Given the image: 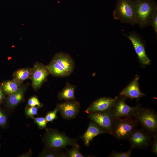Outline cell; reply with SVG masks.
I'll return each mask as SVG.
<instances>
[{
  "label": "cell",
  "instance_id": "31",
  "mask_svg": "<svg viewBox=\"0 0 157 157\" xmlns=\"http://www.w3.org/2000/svg\"><path fill=\"white\" fill-rule=\"evenodd\" d=\"M4 92L0 86V103L2 102L5 98Z\"/></svg>",
  "mask_w": 157,
  "mask_h": 157
},
{
  "label": "cell",
  "instance_id": "30",
  "mask_svg": "<svg viewBox=\"0 0 157 157\" xmlns=\"http://www.w3.org/2000/svg\"><path fill=\"white\" fill-rule=\"evenodd\" d=\"M7 122V118L3 112L0 109V126L3 127Z\"/></svg>",
  "mask_w": 157,
  "mask_h": 157
},
{
  "label": "cell",
  "instance_id": "13",
  "mask_svg": "<svg viewBox=\"0 0 157 157\" xmlns=\"http://www.w3.org/2000/svg\"><path fill=\"white\" fill-rule=\"evenodd\" d=\"M139 77L137 76L126 87L124 88L120 92V96L131 99H136L137 101L141 97L145 95V94L140 90L138 80Z\"/></svg>",
  "mask_w": 157,
  "mask_h": 157
},
{
  "label": "cell",
  "instance_id": "29",
  "mask_svg": "<svg viewBox=\"0 0 157 157\" xmlns=\"http://www.w3.org/2000/svg\"><path fill=\"white\" fill-rule=\"evenodd\" d=\"M153 140L151 142L152 151L156 155H157V135L155 134L152 136Z\"/></svg>",
  "mask_w": 157,
  "mask_h": 157
},
{
  "label": "cell",
  "instance_id": "21",
  "mask_svg": "<svg viewBox=\"0 0 157 157\" xmlns=\"http://www.w3.org/2000/svg\"><path fill=\"white\" fill-rule=\"evenodd\" d=\"M43 157H66V153L61 150H47L44 151L40 155Z\"/></svg>",
  "mask_w": 157,
  "mask_h": 157
},
{
  "label": "cell",
  "instance_id": "25",
  "mask_svg": "<svg viewBox=\"0 0 157 157\" xmlns=\"http://www.w3.org/2000/svg\"><path fill=\"white\" fill-rule=\"evenodd\" d=\"M58 111V107L57 105L54 110L47 112L45 117L47 121L52 122L54 120L58 118L57 113Z\"/></svg>",
  "mask_w": 157,
  "mask_h": 157
},
{
  "label": "cell",
  "instance_id": "26",
  "mask_svg": "<svg viewBox=\"0 0 157 157\" xmlns=\"http://www.w3.org/2000/svg\"><path fill=\"white\" fill-rule=\"evenodd\" d=\"M43 104L41 103L36 96H33L30 98L28 101L27 107L39 106L42 107Z\"/></svg>",
  "mask_w": 157,
  "mask_h": 157
},
{
  "label": "cell",
  "instance_id": "8",
  "mask_svg": "<svg viewBox=\"0 0 157 157\" xmlns=\"http://www.w3.org/2000/svg\"><path fill=\"white\" fill-rule=\"evenodd\" d=\"M31 69L30 79L32 86L35 90H37L45 81L49 74L47 65L40 62L35 63Z\"/></svg>",
  "mask_w": 157,
  "mask_h": 157
},
{
  "label": "cell",
  "instance_id": "10",
  "mask_svg": "<svg viewBox=\"0 0 157 157\" xmlns=\"http://www.w3.org/2000/svg\"><path fill=\"white\" fill-rule=\"evenodd\" d=\"M130 40L140 62L144 65H149L150 59L147 56L145 49L144 45L141 36L135 31L131 32L129 35H125Z\"/></svg>",
  "mask_w": 157,
  "mask_h": 157
},
{
  "label": "cell",
  "instance_id": "23",
  "mask_svg": "<svg viewBox=\"0 0 157 157\" xmlns=\"http://www.w3.org/2000/svg\"><path fill=\"white\" fill-rule=\"evenodd\" d=\"M133 149L131 147L129 150L124 152H118L115 151H113L108 156L110 157H130L131 156Z\"/></svg>",
  "mask_w": 157,
  "mask_h": 157
},
{
  "label": "cell",
  "instance_id": "22",
  "mask_svg": "<svg viewBox=\"0 0 157 157\" xmlns=\"http://www.w3.org/2000/svg\"><path fill=\"white\" fill-rule=\"evenodd\" d=\"M65 149L66 150V154L67 157H84L80 152V146L77 143L72 145V147L70 149H68L66 148Z\"/></svg>",
  "mask_w": 157,
  "mask_h": 157
},
{
  "label": "cell",
  "instance_id": "7",
  "mask_svg": "<svg viewBox=\"0 0 157 157\" xmlns=\"http://www.w3.org/2000/svg\"><path fill=\"white\" fill-rule=\"evenodd\" d=\"M152 138L151 134L143 129H135L128 140L133 149H145L149 146Z\"/></svg>",
  "mask_w": 157,
  "mask_h": 157
},
{
  "label": "cell",
  "instance_id": "9",
  "mask_svg": "<svg viewBox=\"0 0 157 157\" xmlns=\"http://www.w3.org/2000/svg\"><path fill=\"white\" fill-rule=\"evenodd\" d=\"M122 97V98H120L118 97L111 111L115 118L131 117L140 106L138 105L135 107L129 106L125 102L126 98Z\"/></svg>",
  "mask_w": 157,
  "mask_h": 157
},
{
  "label": "cell",
  "instance_id": "3",
  "mask_svg": "<svg viewBox=\"0 0 157 157\" xmlns=\"http://www.w3.org/2000/svg\"><path fill=\"white\" fill-rule=\"evenodd\" d=\"M113 18L121 22L133 25L136 24L133 0H118L113 12Z\"/></svg>",
  "mask_w": 157,
  "mask_h": 157
},
{
  "label": "cell",
  "instance_id": "19",
  "mask_svg": "<svg viewBox=\"0 0 157 157\" xmlns=\"http://www.w3.org/2000/svg\"><path fill=\"white\" fill-rule=\"evenodd\" d=\"M22 85V83L13 79L3 81L1 83V87L4 92L8 96L18 90Z\"/></svg>",
  "mask_w": 157,
  "mask_h": 157
},
{
  "label": "cell",
  "instance_id": "15",
  "mask_svg": "<svg viewBox=\"0 0 157 157\" xmlns=\"http://www.w3.org/2000/svg\"><path fill=\"white\" fill-rule=\"evenodd\" d=\"M106 133H107L106 131L92 121L89 123L86 131L80 138L83 141L85 145L88 146L95 136Z\"/></svg>",
  "mask_w": 157,
  "mask_h": 157
},
{
  "label": "cell",
  "instance_id": "12",
  "mask_svg": "<svg viewBox=\"0 0 157 157\" xmlns=\"http://www.w3.org/2000/svg\"><path fill=\"white\" fill-rule=\"evenodd\" d=\"M118 97L116 96L114 98L106 97L99 98L92 102L85 111L88 113L110 111Z\"/></svg>",
  "mask_w": 157,
  "mask_h": 157
},
{
  "label": "cell",
  "instance_id": "24",
  "mask_svg": "<svg viewBox=\"0 0 157 157\" xmlns=\"http://www.w3.org/2000/svg\"><path fill=\"white\" fill-rule=\"evenodd\" d=\"M41 107L36 106L27 107L25 108V114L28 117L32 118L33 116L38 115V109Z\"/></svg>",
  "mask_w": 157,
  "mask_h": 157
},
{
  "label": "cell",
  "instance_id": "11",
  "mask_svg": "<svg viewBox=\"0 0 157 157\" xmlns=\"http://www.w3.org/2000/svg\"><path fill=\"white\" fill-rule=\"evenodd\" d=\"M57 105L62 117L67 120L76 117L80 110V103L76 99L65 101L63 103L57 104Z\"/></svg>",
  "mask_w": 157,
  "mask_h": 157
},
{
  "label": "cell",
  "instance_id": "14",
  "mask_svg": "<svg viewBox=\"0 0 157 157\" xmlns=\"http://www.w3.org/2000/svg\"><path fill=\"white\" fill-rule=\"evenodd\" d=\"M70 75L73 72L75 64L74 60L69 54L63 52L56 53L52 58Z\"/></svg>",
  "mask_w": 157,
  "mask_h": 157
},
{
  "label": "cell",
  "instance_id": "5",
  "mask_svg": "<svg viewBox=\"0 0 157 157\" xmlns=\"http://www.w3.org/2000/svg\"><path fill=\"white\" fill-rule=\"evenodd\" d=\"M138 124L132 117L115 118L113 135L118 140H128Z\"/></svg>",
  "mask_w": 157,
  "mask_h": 157
},
{
  "label": "cell",
  "instance_id": "4",
  "mask_svg": "<svg viewBox=\"0 0 157 157\" xmlns=\"http://www.w3.org/2000/svg\"><path fill=\"white\" fill-rule=\"evenodd\" d=\"M133 117L142 129L152 136L157 134V115L153 110L140 107L134 113Z\"/></svg>",
  "mask_w": 157,
  "mask_h": 157
},
{
  "label": "cell",
  "instance_id": "28",
  "mask_svg": "<svg viewBox=\"0 0 157 157\" xmlns=\"http://www.w3.org/2000/svg\"><path fill=\"white\" fill-rule=\"evenodd\" d=\"M150 25H151L154 30L157 36V10L153 14L150 21Z\"/></svg>",
  "mask_w": 157,
  "mask_h": 157
},
{
  "label": "cell",
  "instance_id": "1",
  "mask_svg": "<svg viewBox=\"0 0 157 157\" xmlns=\"http://www.w3.org/2000/svg\"><path fill=\"white\" fill-rule=\"evenodd\" d=\"M78 139L68 137L64 133L54 129H47L43 139L46 150H61L68 145L76 143Z\"/></svg>",
  "mask_w": 157,
  "mask_h": 157
},
{
  "label": "cell",
  "instance_id": "2",
  "mask_svg": "<svg viewBox=\"0 0 157 157\" xmlns=\"http://www.w3.org/2000/svg\"><path fill=\"white\" fill-rule=\"evenodd\" d=\"M136 24L141 28L150 25L151 18L157 10L155 0H133Z\"/></svg>",
  "mask_w": 157,
  "mask_h": 157
},
{
  "label": "cell",
  "instance_id": "17",
  "mask_svg": "<svg viewBox=\"0 0 157 157\" xmlns=\"http://www.w3.org/2000/svg\"><path fill=\"white\" fill-rule=\"evenodd\" d=\"M76 88L74 85L67 82L62 90L58 93L57 96L58 99L65 101L76 99L75 92Z\"/></svg>",
  "mask_w": 157,
  "mask_h": 157
},
{
  "label": "cell",
  "instance_id": "27",
  "mask_svg": "<svg viewBox=\"0 0 157 157\" xmlns=\"http://www.w3.org/2000/svg\"><path fill=\"white\" fill-rule=\"evenodd\" d=\"M32 118L34 119L35 122L39 129H46V125L47 122L45 117H33Z\"/></svg>",
  "mask_w": 157,
  "mask_h": 157
},
{
  "label": "cell",
  "instance_id": "6",
  "mask_svg": "<svg viewBox=\"0 0 157 157\" xmlns=\"http://www.w3.org/2000/svg\"><path fill=\"white\" fill-rule=\"evenodd\" d=\"M88 117L104 129L107 133L113 135V127L115 119L111 111L92 112Z\"/></svg>",
  "mask_w": 157,
  "mask_h": 157
},
{
  "label": "cell",
  "instance_id": "16",
  "mask_svg": "<svg viewBox=\"0 0 157 157\" xmlns=\"http://www.w3.org/2000/svg\"><path fill=\"white\" fill-rule=\"evenodd\" d=\"M27 86V85H22L17 91L8 96L6 99L8 107L13 108L22 101Z\"/></svg>",
  "mask_w": 157,
  "mask_h": 157
},
{
  "label": "cell",
  "instance_id": "18",
  "mask_svg": "<svg viewBox=\"0 0 157 157\" xmlns=\"http://www.w3.org/2000/svg\"><path fill=\"white\" fill-rule=\"evenodd\" d=\"M47 66L49 74L54 76L65 77L70 75L62 67L53 59Z\"/></svg>",
  "mask_w": 157,
  "mask_h": 157
},
{
  "label": "cell",
  "instance_id": "20",
  "mask_svg": "<svg viewBox=\"0 0 157 157\" xmlns=\"http://www.w3.org/2000/svg\"><path fill=\"white\" fill-rule=\"evenodd\" d=\"M31 70V68L29 67L17 69L13 73V79L19 83H22L24 81L30 78Z\"/></svg>",
  "mask_w": 157,
  "mask_h": 157
}]
</instances>
